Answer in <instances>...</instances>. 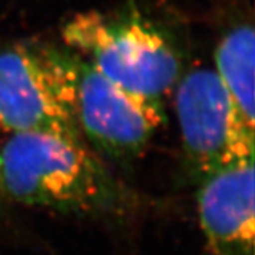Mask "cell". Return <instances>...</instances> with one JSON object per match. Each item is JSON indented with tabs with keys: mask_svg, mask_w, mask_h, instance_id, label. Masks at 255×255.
<instances>
[{
	"mask_svg": "<svg viewBox=\"0 0 255 255\" xmlns=\"http://www.w3.org/2000/svg\"><path fill=\"white\" fill-rule=\"evenodd\" d=\"M0 190L26 206L111 217L135 197L82 142L46 133H11L0 147Z\"/></svg>",
	"mask_w": 255,
	"mask_h": 255,
	"instance_id": "cell-1",
	"label": "cell"
},
{
	"mask_svg": "<svg viewBox=\"0 0 255 255\" xmlns=\"http://www.w3.org/2000/svg\"><path fill=\"white\" fill-rule=\"evenodd\" d=\"M255 36L241 24L221 40L216 50V73L234 110L247 127L254 129Z\"/></svg>",
	"mask_w": 255,
	"mask_h": 255,
	"instance_id": "cell-7",
	"label": "cell"
},
{
	"mask_svg": "<svg viewBox=\"0 0 255 255\" xmlns=\"http://www.w3.org/2000/svg\"><path fill=\"white\" fill-rule=\"evenodd\" d=\"M70 63L81 135L111 160H135L163 122L162 104L121 88L77 54Z\"/></svg>",
	"mask_w": 255,
	"mask_h": 255,
	"instance_id": "cell-5",
	"label": "cell"
},
{
	"mask_svg": "<svg viewBox=\"0 0 255 255\" xmlns=\"http://www.w3.org/2000/svg\"><path fill=\"white\" fill-rule=\"evenodd\" d=\"M197 210L211 255H254V156L201 179Z\"/></svg>",
	"mask_w": 255,
	"mask_h": 255,
	"instance_id": "cell-6",
	"label": "cell"
},
{
	"mask_svg": "<svg viewBox=\"0 0 255 255\" xmlns=\"http://www.w3.org/2000/svg\"><path fill=\"white\" fill-rule=\"evenodd\" d=\"M0 127L82 142L70 55L23 46L0 51Z\"/></svg>",
	"mask_w": 255,
	"mask_h": 255,
	"instance_id": "cell-3",
	"label": "cell"
},
{
	"mask_svg": "<svg viewBox=\"0 0 255 255\" xmlns=\"http://www.w3.org/2000/svg\"><path fill=\"white\" fill-rule=\"evenodd\" d=\"M65 44L107 80L162 104L179 77V58L162 33L140 18L100 11L75 14L63 28Z\"/></svg>",
	"mask_w": 255,
	"mask_h": 255,
	"instance_id": "cell-2",
	"label": "cell"
},
{
	"mask_svg": "<svg viewBox=\"0 0 255 255\" xmlns=\"http://www.w3.org/2000/svg\"><path fill=\"white\" fill-rule=\"evenodd\" d=\"M176 114L190 176L207 174L254 156V129L240 118L216 70L184 75L176 91Z\"/></svg>",
	"mask_w": 255,
	"mask_h": 255,
	"instance_id": "cell-4",
	"label": "cell"
}]
</instances>
